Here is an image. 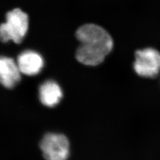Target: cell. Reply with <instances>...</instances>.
I'll list each match as a JSON object with an SVG mask.
<instances>
[{"label": "cell", "instance_id": "2", "mask_svg": "<svg viewBox=\"0 0 160 160\" xmlns=\"http://www.w3.org/2000/svg\"><path fill=\"white\" fill-rule=\"evenodd\" d=\"M29 28V17L19 8H15L6 14V22L0 25V40L6 43L10 40L20 43Z\"/></svg>", "mask_w": 160, "mask_h": 160}, {"label": "cell", "instance_id": "5", "mask_svg": "<svg viewBox=\"0 0 160 160\" xmlns=\"http://www.w3.org/2000/svg\"><path fill=\"white\" fill-rule=\"evenodd\" d=\"M21 72L13 59L0 57V84L7 88H12L21 80Z\"/></svg>", "mask_w": 160, "mask_h": 160}, {"label": "cell", "instance_id": "1", "mask_svg": "<svg viewBox=\"0 0 160 160\" xmlns=\"http://www.w3.org/2000/svg\"><path fill=\"white\" fill-rule=\"evenodd\" d=\"M80 46L76 52V58L85 65L96 66L103 62L112 51L113 42L108 32L94 24L82 26L76 32Z\"/></svg>", "mask_w": 160, "mask_h": 160}, {"label": "cell", "instance_id": "7", "mask_svg": "<svg viewBox=\"0 0 160 160\" xmlns=\"http://www.w3.org/2000/svg\"><path fill=\"white\" fill-rule=\"evenodd\" d=\"M63 96L62 90L57 82L52 80L44 82L39 88V99L44 106L53 108L60 102Z\"/></svg>", "mask_w": 160, "mask_h": 160}, {"label": "cell", "instance_id": "6", "mask_svg": "<svg viewBox=\"0 0 160 160\" xmlns=\"http://www.w3.org/2000/svg\"><path fill=\"white\" fill-rule=\"evenodd\" d=\"M17 63L22 74L33 76L41 71L44 66V61L39 53L28 50L18 55Z\"/></svg>", "mask_w": 160, "mask_h": 160}, {"label": "cell", "instance_id": "3", "mask_svg": "<svg viewBox=\"0 0 160 160\" xmlns=\"http://www.w3.org/2000/svg\"><path fill=\"white\" fill-rule=\"evenodd\" d=\"M40 147L46 160H67L68 158L69 143L62 134L47 133L42 138Z\"/></svg>", "mask_w": 160, "mask_h": 160}, {"label": "cell", "instance_id": "4", "mask_svg": "<svg viewBox=\"0 0 160 160\" xmlns=\"http://www.w3.org/2000/svg\"><path fill=\"white\" fill-rule=\"evenodd\" d=\"M134 69L138 75L154 78L160 71V53L152 48L138 50L135 53Z\"/></svg>", "mask_w": 160, "mask_h": 160}]
</instances>
